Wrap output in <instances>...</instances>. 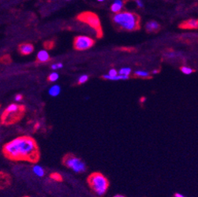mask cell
I'll use <instances>...</instances> for the list:
<instances>
[{"mask_svg":"<svg viewBox=\"0 0 198 197\" xmlns=\"http://www.w3.org/2000/svg\"><path fill=\"white\" fill-rule=\"evenodd\" d=\"M2 154L7 159L14 162H27L36 163L40 161V151L34 138L21 136L5 143Z\"/></svg>","mask_w":198,"mask_h":197,"instance_id":"6da1fadb","label":"cell"},{"mask_svg":"<svg viewBox=\"0 0 198 197\" xmlns=\"http://www.w3.org/2000/svg\"><path fill=\"white\" fill-rule=\"evenodd\" d=\"M25 106L12 103L3 110L0 118V121L3 126L14 125L20 121L23 118V117L25 116Z\"/></svg>","mask_w":198,"mask_h":197,"instance_id":"7a4b0ae2","label":"cell"},{"mask_svg":"<svg viewBox=\"0 0 198 197\" xmlns=\"http://www.w3.org/2000/svg\"><path fill=\"white\" fill-rule=\"evenodd\" d=\"M117 25L127 31H134L140 29V18L130 12H119L113 18Z\"/></svg>","mask_w":198,"mask_h":197,"instance_id":"3957f363","label":"cell"},{"mask_svg":"<svg viewBox=\"0 0 198 197\" xmlns=\"http://www.w3.org/2000/svg\"><path fill=\"white\" fill-rule=\"evenodd\" d=\"M87 182L90 188L96 195L102 196L107 193L110 185L109 181L101 173L94 172L87 178Z\"/></svg>","mask_w":198,"mask_h":197,"instance_id":"277c9868","label":"cell"},{"mask_svg":"<svg viewBox=\"0 0 198 197\" xmlns=\"http://www.w3.org/2000/svg\"><path fill=\"white\" fill-rule=\"evenodd\" d=\"M77 19L88 25L94 29L96 32V36L98 38H101L103 36V30L100 25V21L96 14L92 12H84L77 16Z\"/></svg>","mask_w":198,"mask_h":197,"instance_id":"5b68a950","label":"cell"},{"mask_svg":"<svg viewBox=\"0 0 198 197\" xmlns=\"http://www.w3.org/2000/svg\"><path fill=\"white\" fill-rule=\"evenodd\" d=\"M62 162L67 168L73 170L74 172L82 173L86 170V166L81 159H79L72 153H67L63 157Z\"/></svg>","mask_w":198,"mask_h":197,"instance_id":"8992f818","label":"cell"},{"mask_svg":"<svg viewBox=\"0 0 198 197\" xmlns=\"http://www.w3.org/2000/svg\"><path fill=\"white\" fill-rule=\"evenodd\" d=\"M94 43V40L88 36H77L74 40V48L79 51H84L92 47Z\"/></svg>","mask_w":198,"mask_h":197,"instance_id":"52a82bcc","label":"cell"},{"mask_svg":"<svg viewBox=\"0 0 198 197\" xmlns=\"http://www.w3.org/2000/svg\"><path fill=\"white\" fill-rule=\"evenodd\" d=\"M12 182L11 176L7 172L0 171V190L8 188Z\"/></svg>","mask_w":198,"mask_h":197,"instance_id":"ba28073f","label":"cell"},{"mask_svg":"<svg viewBox=\"0 0 198 197\" xmlns=\"http://www.w3.org/2000/svg\"><path fill=\"white\" fill-rule=\"evenodd\" d=\"M18 51L23 55H28L33 52L34 47L31 43H21L18 47Z\"/></svg>","mask_w":198,"mask_h":197,"instance_id":"9c48e42d","label":"cell"},{"mask_svg":"<svg viewBox=\"0 0 198 197\" xmlns=\"http://www.w3.org/2000/svg\"><path fill=\"white\" fill-rule=\"evenodd\" d=\"M181 28L183 29H197L198 27V21L197 19H190L186 21H184L180 25Z\"/></svg>","mask_w":198,"mask_h":197,"instance_id":"30bf717a","label":"cell"},{"mask_svg":"<svg viewBox=\"0 0 198 197\" xmlns=\"http://www.w3.org/2000/svg\"><path fill=\"white\" fill-rule=\"evenodd\" d=\"M50 60V56L46 51H40L37 54L38 62H47Z\"/></svg>","mask_w":198,"mask_h":197,"instance_id":"8fae6325","label":"cell"},{"mask_svg":"<svg viewBox=\"0 0 198 197\" xmlns=\"http://www.w3.org/2000/svg\"><path fill=\"white\" fill-rule=\"evenodd\" d=\"M122 5H123V3H122V0H115V2L111 5V7H110L111 11L114 12V13H119L122 9Z\"/></svg>","mask_w":198,"mask_h":197,"instance_id":"7c38bea8","label":"cell"},{"mask_svg":"<svg viewBox=\"0 0 198 197\" xmlns=\"http://www.w3.org/2000/svg\"><path fill=\"white\" fill-rule=\"evenodd\" d=\"M160 29V25L156 21H149L147 23L146 29L148 32H155L159 30Z\"/></svg>","mask_w":198,"mask_h":197,"instance_id":"4fadbf2b","label":"cell"},{"mask_svg":"<svg viewBox=\"0 0 198 197\" xmlns=\"http://www.w3.org/2000/svg\"><path fill=\"white\" fill-rule=\"evenodd\" d=\"M129 76H125V75H119V76H110L109 75H104L103 77L107 80H111V81H119V80H126L128 78Z\"/></svg>","mask_w":198,"mask_h":197,"instance_id":"5bb4252c","label":"cell"},{"mask_svg":"<svg viewBox=\"0 0 198 197\" xmlns=\"http://www.w3.org/2000/svg\"><path fill=\"white\" fill-rule=\"evenodd\" d=\"M60 92H61V88L59 85H54L49 90V94L52 96H57L60 93Z\"/></svg>","mask_w":198,"mask_h":197,"instance_id":"9a60e30c","label":"cell"},{"mask_svg":"<svg viewBox=\"0 0 198 197\" xmlns=\"http://www.w3.org/2000/svg\"><path fill=\"white\" fill-rule=\"evenodd\" d=\"M33 172L39 177H43L44 175V170L40 166H35L33 167Z\"/></svg>","mask_w":198,"mask_h":197,"instance_id":"2e32d148","label":"cell"},{"mask_svg":"<svg viewBox=\"0 0 198 197\" xmlns=\"http://www.w3.org/2000/svg\"><path fill=\"white\" fill-rule=\"evenodd\" d=\"M50 177L52 178V180H54V181H55V182H63V176H62L60 173H52V174L50 175Z\"/></svg>","mask_w":198,"mask_h":197,"instance_id":"e0dca14e","label":"cell"},{"mask_svg":"<svg viewBox=\"0 0 198 197\" xmlns=\"http://www.w3.org/2000/svg\"><path fill=\"white\" fill-rule=\"evenodd\" d=\"M11 62L12 59L9 54H6V55H3V56L0 58V63H2V64L9 65L10 63H11Z\"/></svg>","mask_w":198,"mask_h":197,"instance_id":"ac0fdd59","label":"cell"},{"mask_svg":"<svg viewBox=\"0 0 198 197\" xmlns=\"http://www.w3.org/2000/svg\"><path fill=\"white\" fill-rule=\"evenodd\" d=\"M135 75L140 77H149V74L146 71H137L135 72Z\"/></svg>","mask_w":198,"mask_h":197,"instance_id":"d6986e66","label":"cell"},{"mask_svg":"<svg viewBox=\"0 0 198 197\" xmlns=\"http://www.w3.org/2000/svg\"><path fill=\"white\" fill-rule=\"evenodd\" d=\"M58 79H59V74H57V73H52L48 76V81H52V82L57 81Z\"/></svg>","mask_w":198,"mask_h":197,"instance_id":"ffe728a7","label":"cell"},{"mask_svg":"<svg viewBox=\"0 0 198 197\" xmlns=\"http://www.w3.org/2000/svg\"><path fill=\"white\" fill-rule=\"evenodd\" d=\"M131 73V69L130 68H122L119 71L120 75H125V76H129Z\"/></svg>","mask_w":198,"mask_h":197,"instance_id":"44dd1931","label":"cell"},{"mask_svg":"<svg viewBox=\"0 0 198 197\" xmlns=\"http://www.w3.org/2000/svg\"><path fill=\"white\" fill-rule=\"evenodd\" d=\"M181 70L185 74H190L194 72V70H192L191 68L185 67V66H183V67L181 68Z\"/></svg>","mask_w":198,"mask_h":197,"instance_id":"7402d4cb","label":"cell"},{"mask_svg":"<svg viewBox=\"0 0 198 197\" xmlns=\"http://www.w3.org/2000/svg\"><path fill=\"white\" fill-rule=\"evenodd\" d=\"M88 76L87 75H83V76H81L78 80V83L79 84H84L85 82L88 81Z\"/></svg>","mask_w":198,"mask_h":197,"instance_id":"603a6c76","label":"cell"},{"mask_svg":"<svg viewBox=\"0 0 198 197\" xmlns=\"http://www.w3.org/2000/svg\"><path fill=\"white\" fill-rule=\"evenodd\" d=\"M53 46H54V43L52 42V41H47V42L44 43V47L47 49H52Z\"/></svg>","mask_w":198,"mask_h":197,"instance_id":"cb8c5ba5","label":"cell"},{"mask_svg":"<svg viewBox=\"0 0 198 197\" xmlns=\"http://www.w3.org/2000/svg\"><path fill=\"white\" fill-rule=\"evenodd\" d=\"M109 76H117L118 75V72L115 70V69H112V70H110V72H109V74H108Z\"/></svg>","mask_w":198,"mask_h":197,"instance_id":"d4e9b609","label":"cell"},{"mask_svg":"<svg viewBox=\"0 0 198 197\" xmlns=\"http://www.w3.org/2000/svg\"><path fill=\"white\" fill-rule=\"evenodd\" d=\"M23 98V96H21V95H17V96H16V97H15V100L16 101H21V99H22Z\"/></svg>","mask_w":198,"mask_h":197,"instance_id":"484cf974","label":"cell"},{"mask_svg":"<svg viewBox=\"0 0 198 197\" xmlns=\"http://www.w3.org/2000/svg\"><path fill=\"white\" fill-rule=\"evenodd\" d=\"M136 2H137V6L139 7H143V3L141 0H136Z\"/></svg>","mask_w":198,"mask_h":197,"instance_id":"4316f807","label":"cell"},{"mask_svg":"<svg viewBox=\"0 0 198 197\" xmlns=\"http://www.w3.org/2000/svg\"><path fill=\"white\" fill-rule=\"evenodd\" d=\"M57 67H58V69H60V68H63V65L62 64V63H58L57 64Z\"/></svg>","mask_w":198,"mask_h":197,"instance_id":"83f0119b","label":"cell"},{"mask_svg":"<svg viewBox=\"0 0 198 197\" xmlns=\"http://www.w3.org/2000/svg\"><path fill=\"white\" fill-rule=\"evenodd\" d=\"M52 68L53 69V70H57V69H58V67H57V64H54V65H52Z\"/></svg>","mask_w":198,"mask_h":197,"instance_id":"f1b7e54d","label":"cell"},{"mask_svg":"<svg viewBox=\"0 0 198 197\" xmlns=\"http://www.w3.org/2000/svg\"><path fill=\"white\" fill-rule=\"evenodd\" d=\"M174 196L175 197H185V196H183V195H181V194H178V193H176L175 195H174Z\"/></svg>","mask_w":198,"mask_h":197,"instance_id":"f546056e","label":"cell"},{"mask_svg":"<svg viewBox=\"0 0 198 197\" xmlns=\"http://www.w3.org/2000/svg\"><path fill=\"white\" fill-rule=\"evenodd\" d=\"M39 126H40V125H39L38 123L36 124V126H35V130H36V129H38V128H39Z\"/></svg>","mask_w":198,"mask_h":197,"instance_id":"4dcf8cb0","label":"cell"},{"mask_svg":"<svg viewBox=\"0 0 198 197\" xmlns=\"http://www.w3.org/2000/svg\"><path fill=\"white\" fill-rule=\"evenodd\" d=\"M145 99H146V98H144V97H142V98H141V102H144V100H145Z\"/></svg>","mask_w":198,"mask_h":197,"instance_id":"1f68e13d","label":"cell"},{"mask_svg":"<svg viewBox=\"0 0 198 197\" xmlns=\"http://www.w3.org/2000/svg\"><path fill=\"white\" fill-rule=\"evenodd\" d=\"M114 197H125V196H122V195H116V196H115Z\"/></svg>","mask_w":198,"mask_h":197,"instance_id":"d6a6232c","label":"cell"},{"mask_svg":"<svg viewBox=\"0 0 198 197\" xmlns=\"http://www.w3.org/2000/svg\"><path fill=\"white\" fill-rule=\"evenodd\" d=\"M152 73H153V74H157L158 71H157V70H154V71H153Z\"/></svg>","mask_w":198,"mask_h":197,"instance_id":"836d02e7","label":"cell"},{"mask_svg":"<svg viewBox=\"0 0 198 197\" xmlns=\"http://www.w3.org/2000/svg\"><path fill=\"white\" fill-rule=\"evenodd\" d=\"M99 2H103V1H104V0H98Z\"/></svg>","mask_w":198,"mask_h":197,"instance_id":"e575fe53","label":"cell"},{"mask_svg":"<svg viewBox=\"0 0 198 197\" xmlns=\"http://www.w3.org/2000/svg\"><path fill=\"white\" fill-rule=\"evenodd\" d=\"M24 197H30V196H24Z\"/></svg>","mask_w":198,"mask_h":197,"instance_id":"d590c367","label":"cell"}]
</instances>
